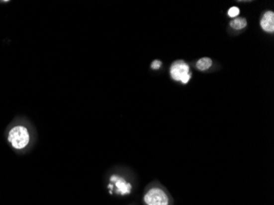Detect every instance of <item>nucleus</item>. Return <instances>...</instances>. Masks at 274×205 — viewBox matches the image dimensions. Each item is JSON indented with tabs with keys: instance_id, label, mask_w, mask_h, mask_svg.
Returning <instances> with one entry per match:
<instances>
[{
	"instance_id": "nucleus-1",
	"label": "nucleus",
	"mask_w": 274,
	"mask_h": 205,
	"mask_svg": "<svg viewBox=\"0 0 274 205\" xmlns=\"http://www.w3.org/2000/svg\"><path fill=\"white\" fill-rule=\"evenodd\" d=\"M36 131L34 126L26 119L18 117L6 131V139L10 147L16 153H25L35 142Z\"/></svg>"
},
{
	"instance_id": "nucleus-5",
	"label": "nucleus",
	"mask_w": 274,
	"mask_h": 205,
	"mask_svg": "<svg viewBox=\"0 0 274 205\" xmlns=\"http://www.w3.org/2000/svg\"><path fill=\"white\" fill-rule=\"evenodd\" d=\"M260 26L266 32L273 33L274 31V12L268 11L263 16Z\"/></svg>"
},
{
	"instance_id": "nucleus-4",
	"label": "nucleus",
	"mask_w": 274,
	"mask_h": 205,
	"mask_svg": "<svg viewBox=\"0 0 274 205\" xmlns=\"http://www.w3.org/2000/svg\"><path fill=\"white\" fill-rule=\"evenodd\" d=\"M144 201L147 205H169V197L163 190L152 188L144 196Z\"/></svg>"
},
{
	"instance_id": "nucleus-9",
	"label": "nucleus",
	"mask_w": 274,
	"mask_h": 205,
	"mask_svg": "<svg viewBox=\"0 0 274 205\" xmlns=\"http://www.w3.org/2000/svg\"><path fill=\"white\" fill-rule=\"evenodd\" d=\"M162 62L160 60H155L153 62L152 64H151V68L155 70H157L159 68L161 67Z\"/></svg>"
},
{
	"instance_id": "nucleus-10",
	"label": "nucleus",
	"mask_w": 274,
	"mask_h": 205,
	"mask_svg": "<svg viewBox=\"0 0 274 205\" xmlns=\"http://www.w3.org/2000/svg\"><path fill=\"white\" fill-rule=\"evenodd\" d=\"M10 1H0V2H2V3H6V2H9Z\"/></svg>"
},
{
	"instance_id": "nucleus-7",
	"label": "nucleus",
	"mask_w": 274,
	"mask_h": 205,
	"mask_svg": "<svg viewBox=\"0 0 274 205\" xmlns=\"http://www.w3.org/2000/svg\"><path fill=\"white\" fill-rule=\"evenodd\" d=\"M213 64V62L209 58H202V59L198 60L196 63V68L199 69V71H205L208 70L211 66Z\"/></svg>"
},
{
	"instance_id": "nucleus-6",
	"label": "nucleus",
	"mask_w": 274,
	"mask_h": 205,
	"mask_svg": "<svg viewBox=\"0 0 274 205\" xmlns=\"http://www.w3.org/2000/svg\"><path fill=\"white\" fill-rule=\"evenodd\" d=\"M230 26L235 30H242L247 26V21L244 17H236L230 22Z\"/></svg>"
},
{
	"instance_id": "nucleus-3",
	"label": "nucleus",
	"mask_w": 274,
	"mask_h": 205,
	"mask_svg": "<svg viewBox=\"0 0 274 205\" xmlns=\"http://www.w3.org/2000/svg\"><path fill=\"white\" fill-rule=\"evenodd\" d=\"M108 188L110 190L109 192L111 195L113 194V189L115 188L117 195L127 196L131 194L132 186L123 177L117 175H112L110 177V184H108Z\"/></svg>"
},
{
	"instance_id": "nucleus-8",
	"label": "nucleus",
	"mask_w": 274,
	"mask_h": 205,
	"mask_svg": "<svg viewBox=\"0 0 274 205\" xmlns=\"http://www.w3.org/2000/svg\"><path fill=\"white\" fill-rule=\"evenodd\" d=\"M240 14V9L237 7H232L228 10V16L232 18H236Z\"/></svg>"
},
{
	"instance_id": "nucleus-2",
	"label": "nucleus",
	"mask_w": 274,
	"mask_h": 205,
	"mask_svg": "<svg viewBox=\"0 0 274 205\" xmlns=\"http://www.w3.org/2000/svg\"><path fill=\"white\" fill-rule=\"evenodd\" d=\"M170 74L173 79L177 82H182L183 84H187L191 78V73L187 63L184 61H176L170 68Z\"/></svg>"
}]
</instances>
